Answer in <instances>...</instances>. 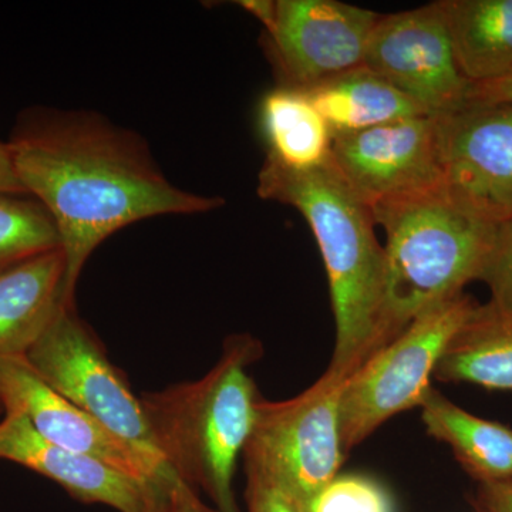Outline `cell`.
Wrapping results in <instances>:
<instances>
[{"mask_svg":"<svg viewBox=\"0 0 512 512\" xmlns=\"http://www.w3.org/2000/svg\"><path fill=\"white\" fill-rule=\"evenodd\" d=\"M238 5L258 19L266 33L272 32L276 19V0H242Z\"/></svg>","mask_w":512,"mask_h":512,"instance_id":"28","label":"cell"},{"mask_svg":"<svg viewBox=\"0 0 512 512\" xmlns=\"http://www.w3.org/2000/svg\"><path fill=\"white\" fill-rule=\"evenodd\" d=\"M380 16L336 0H276L266 49L281 86L306 92L362 67Z\"/></svg>","mask_w":512,"mask_h":512,"instance_id":"10","label":"cell"},{"mask_svg":"<svg viewBox=\"0 0 512 512\" xmlns=\"http://www.w3.org/2000/svg\"><path fill=\"white\" fill-rule=\"evenodd\" d=\"M434 377L512 392V311L494 302L476 305L444 349Z\"/></svg>","mask_w":512,"mask_h":512,"instance_id":"15","label":"cell"},{"mask_svg":"<svg viewBox=\"0 0 512 512\" xmlns=\"http://www.w3.org/2000/svg\"><path fill=\"white\" fill-rule=\"evenodd\" d=\"M440 127L447 197L488 224L512 218V101L471 103Z\"/></svg>","mask_w":512,"mask_h":512,"instance_id":"11","label":"cell"},{"mask_svg":"<svg viewBox=\"0 0 512 512\" xmlns=\"http://www.w3.org/2000/svg\"><path fill=\"white\" fill-rule=\"evenodd\" d=\"M0 412H3V406H2V403H0Z\"/></svg>","mask_w":512,"mask_h":512,"instance_id":"29","label":"cell"},{"mask_svg":"<svg viewBox=\"0 0 512 512\" xmlns=\"http://www.w3.org/2000/svg\"><path fill=\"white\" fill-rule=\"evenodd\" d=\"M261 356L259 340L234 336L202 379L141 396L168 466L194 490L202 488L217 512H241L232 485L262 399L248 372Z\"/></svg>","mask_w":512,"mask_h":512,"instance_id":"3","label":"cell"},{"mask_svg":"<svg viewBox=\"0 0 512 512\" xmlns=\"http://www.w3.org/2000/svg\"><path fill=\"white\" fill-rule=\"evenodd\" d=\"M349 377L326 370L309 389L284 402L261 399L244 450L245 470L282 485L303 508L338 476L345 460L340 400Z\"/></svg>","mask_w":512,"mask_h":512,"instance_id":"5","label":"cell"},{"mask_svg":"<svg viewBox=\"0 0 512 512\" xmlns=\"http://www.w3.org/2000/svg\"><path fill=\"white\" fill-rule=\"evenodd\" d=\"M306 512H394V504L373 478L338 474L313 497Z\"/></svg>","mask_w":512,"mask_h":512,"instance_id":"21","label":"cell"},{"mask_svg":"<svg viewBox=\"0 0 512 512\" xmlns=\"http://www.w3.org/2000/svg\"><path fill=\"white\" fill-rule=\"evenodd\" d=\"M0 403L3 412L16 410L28 417L55 446L97 458L157 487H170L178 478L55 392L26 357H0Z\"/></svg>","mask_w":512,"mask_h":512,"instance_id":"12","label":"cell"},{"mask_svg":"<svg viewBox=\"0 0 512 512\" xmlns=\"http://www.w3.org/2000/svg\"><path fill=\"white\" fill-rule=\"evenodd\" d=\"M363 66L392 84L426 116H450L470 103L473 83L458 67L440 2L380 16Z\"/></svg>","mask_w":512,"mask_h":512,"instance_id":"8","label":"cell"},{"mask_svg":"<svg viewBox=\"0 0 512 512\" xmlns=\"http://www.w3.org/2000/svg\"><path fill=\"white\" fill-rule=\"evenodd\" d=\"M370 210L386 232L379 352L421 315L480 281L497 225L470 214L444 190Z\"/></svg>","mask_w":512,"mask_h":512,"instance_id":"4","label":"cell"},{"mask_svg":"<svg viewBox=\"0 0 512 512\" xmlns=\"http://www.w3.org/2000/svg\"><path fill=\"white\" fill-rule=\"evenodd\" d=\"M247 512H306L282 485L255 470H247Z\"/></svg>","mask_w":512,"mask_h":512,"instance_id":"23","label":"cell"},{"mask_svg":"<svg viewBox=\"0 0 512 512\" xmlns=\"http://www.w3.org/2000/svg\"><path fill=\"white\" fill-rule=\"evenodd\" d=\"M6 143L23 190L55 221L69 305H76L77 282L90 256L120 229L224 205L220 197L171 183L140 134L96 111L28 107Z\"/></svg>","mask_w":512,"mask_h":512,"instance_id":"1","label":"cell"},{"mask_svg":"<svg viewBox=\"0 0 512 512\" xmlns=\"http://www.w3.org/2000/svg\"><path fill=\"white\" fill-rule=\"evenodd\" d=\"M0 192L5 194L28 195L20 184L13 168L8 143L0 141Z\"/></svg>","mask_w":512,"mask_h":512,"instance_id":"27","label":"cell"},{"mask_svg":"<svg viewBox=\"0 0 512 512\" xmlns=\"http://www.w3.org/2000/svg\"><path fill=\"white\" fill-rule=\"evenodd\" d=\"M258 195L295 208L311 227L326 274L336 323L328 369L352 376L377 352L384 291V249L372 210L328 164L289 170L266 157Z\"/></svg>","mask_w":512,"mask_h":512,"instance_id":"2","label":"cell"},{"mask_svg":"<svg viewBox=\"0 0 512 512\" xmlns=\"http://www.w3.org/2000/svg\"><path fill=\"white\" fill-rule=\"evenodd\" d=\"M26 360L64 399L158 467L174 473L157 446L143 400L130 389L123 372L110 362L99 338L77 315L76 305L60 308Z\"/></svg>","mask_w":512,"mask_h":512,"instance_id":"7","label":"cell"},{"mask_svg":"<svg viewBox=\"0 0 512 512\" xmlns=\"http://www.w3.org/2000/svg\"><path fill=\"white\" fill-rule=\"evenodd\" d=\"M0 458L55 481L82 503L119 512H161L165 493L177 481L157 487L97 458L55 446L16 410H5L0 420Z\"/></svg>","mask_w":512,"mask_h":512,"instance_id":"13","label":"cell"},{"mask_svg":"<svg viewBox=\"0 0 512 512\" xmlns=\"http://www.w3.org/2000/svg\"><path fill=\"white\" fill-rule=\"evenodd\" d=\"M427 433L453 450L458 463L478 483L512 480V430L481 419L450 402L433 386L420 404Z\"/></svg>","mask_w":512,"mask_h":512,"instance_id":"17","label":"cell"},{"mask_svg":"<svg viewBox=\"0 0 512 512\" xmlns=\"http://www.w3.org/2000/svg\"><path fill=\"white\" fill-rule=\"evenodd\" d=\"M305 93L333 134L356 133L426 116L412 100L365 66L339 74Z\"/></svg>","mask_w":512,"mask_h":512,"instance_id":"18","label":"cell"},{"mask_svg":"<svg viewBox=\"0 0 512 512\" xmlns=\"http://www.w3.org/2000/svg\"><path fill=\"white\" fill-rule=\"evenodd\" d=\"M62 248L0 274V357H26L63 305Z\"/></svg>","mask_w":512,"mask_h":512,"instance_id":"14","label":"cell"},{"mask_svg":"<svg viewBox=\"0 0 512 512\" xmlns=\"http://www.w3.org/2000/svg\"><path fill=\"white\" fill-rule=\"evenodd\" d=\"M480 281L490 288L491 302L512 311V218L498 225Z\"/></svg>","mask_w":512,"mask_h":512,"instance_id":"22","label":"cell"},{"mask_svg":"<svg viewBox=\"0 0 512 512\" xmlns=\"http://www.w3.org/2000/svg\"><path fill=\"white\" fill-rule=\"evenodd\" d=\"M161 512H217L211 510L207 505L202 503L195 493L194 488L190 485L185 484L181 478L165 493L163 507Z\"/></svg>","mask_w":512,"mask_h":512,"instance_id":"24","label":"cell"},{"mask_svg":"<svg viewBox=\"0 0 512 512\" xmlns=\"http://www.w3.org/2000/svg\"><path fill=\"white\" fill-rule=\"evenodd\" d=\"M330 164L369 208L444 190L439 119L416 116L333 134Z\"/></svg>","mask_w":512,"mask_h":512,"instance_id":"9","label":"cell"},{"mask_svg":"<svg viewBox=\"0 0 512 512\" xmlns=\"http://www.w3.org/2000/svg\"><path fill=\"white\" fill-rule=\"evenodd\" d=\"M259 124L268 158L289 170L308 171L330 161L333 133L303 90L279 86L262 97Z\"/></svg>","mask_w":512,"mask_h":512,"instance_id":"19","label":"cell"},{"mask_svg":"<svg viewBox=\"0 0 512 512\" xmlns=\"http://www.w3.org/2000/svg\"><path fill=\"white\" fill-rule=\"evenodd\" d=\"M55 249L59 232L46 208L29 195L0 192V274Z\"/></svg>","mask_w":512,"mask_h":512,"instance_id":"20","label":"cell"},{"mask_svg":"<svg viewBox=\"0 0 512 512\" xmlns=\"http://www.w3.org/2000/svg\"><path fill=\"white\" fill-rule=\"evenodd\" d=\"M477 503L480 512H512V480L480 484Z\"/></svg>","mask_w":512,"mask_h":512,"instance_id":"25","label":"cell"},{"mask_svg":"<svg viewBox=\"0 0 512 512\" xmlns=\"http://www.w3.org/2000/svg\"><path fill=\"white\" fill-rule=\"evenodd\" d=\"M454 55L473 84L512 74V0H441Z\"/></svg>","mask_w":512,"mask_h":512,"instance_id":"16","label":"cell"},{"mask_svg":"<svg viewBox=\"0 0 512 512\" xmlns=\"http://www.w3.org/2000/svg\"><path fill=\"white\" fill-rule=\"evenodd\" d=\"M476 305L466 293L441 303L349 377L340 400L345 454L396 414L420 407L444 349Z\"/></svg>","mask_w":512,"mask_h":512,"instance_id":"6","label":"cell"},{"mask_svg":"<svg viewBox=\"0 0 512 512\" xmlns=\"http://www.w3.org/2000/svg\"><path fill=\"white\" fill-rule=\"evenodd\" d=\"M512 101V74L494 83L473 84L470 103H507Z\"/></svg>","mask_w":512,"mask_h":512,"instance_id":"26","label":"cell"}]
</instances>
